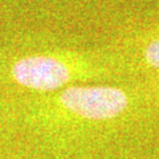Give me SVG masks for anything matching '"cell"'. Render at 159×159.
<instances>
[{"mask_svg":"<svg viewBox=\"0 0 159 159\" xmlns=\"http://www.w3.org/2000/svg\"><path fill=\"white\" fill-rule=\"evenodd\" d=\"M123 78L141 82L159 76V11L126 28L116 45Z\"/></svg>","mask_w":159,"mask_h":159,"instance_id":"3","label":"cell"},{"mask_svg":"<svg viewBox=\"0 0 159 159\" xmlns=\"http://www.w3.org/2000/svg\"><path fill=\"white\" fill-rule=\"evenodd\" d=\"M139 85L142 86L145 92L150 110L152 109H159V76L155 78L147 80V81H141Z\"/></svg>","mask_w":159,"mask_h":159,"instance_id":"4","label":"cell"},{"mask_svg":"<svg viewBox=\"0 0 159 159\" xmlns=\"http://www.w3.org/2000/svg\"><path fill=\"white\" fill-rule=\"evenodd\" d=\"M146 110L150 106L139 82L78 84L39 98L28 118L43 129L61 130L118 123Z\"/></svg>","mask_w":159,"mask_h":159,"instance_id":"1","label":"cell"},{"mask_svg":"<svg viewBox=\"0 0 159 159\" xmlns=\"http://www.w3.org/2000/svg\"><path fill=\"white\" fill-rule=\"evenodd\" d=\"M13 84L43 96L78 84L125 81L113 51L82 52L76 49H48L13 58L7 66Z\"/></svg>","mask_w":159,"mask_h":159,"instance_id":"2","label":"cell"}]
</instances>
